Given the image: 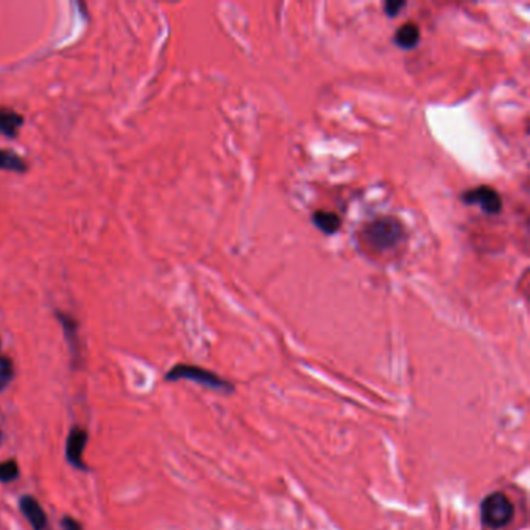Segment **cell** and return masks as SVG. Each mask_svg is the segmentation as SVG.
<instances>
[{
    "instance_id": "8fae6325",
    "label": "cell",
    "mask_w": 530,
    "mask_h": 530,
    "mask_svg": "<svg viewBox=\"0 0 530 530\" xmlns=\"http://www.w3.org/2000/svg\"><path fill=\"white\" fill-rule=\"evenodd\" d=\"M0 169L5 172H16L24 173L26 169V164L22 158H19L16 153L8 151V149H0Z\"/></svg>"
},
{
    "instance_id": "5bb4252c",
    "label": "cell",
    "mask_w": 530,
    "mask_h": 530,
    "mask_svg": "<svg viewBox=\"0 0 530 530\" xmlns=\"http://www.w3.org/2000/svg\"><path fill=\"white\" fill-rule=\"evenodd\" d=\"M406 6V2H403V0H389V2L384 3V13L389 17H395L398 16V13L402 8H404Z\"/></svg>"
},
{
    "instance_id": "3957f363",
    "label": "cell",
    "mask_w": 530,
    "mask_h": 530,
    "mask_svg": "<svg viewBox=\"0 0 530 530\" xmlns=\"http://www.w3.org/2000/svg\"><path fill=\"white\" fill-rule=\"evenodd\" d=\"M482 526L492 530L507 527L515 518V506L504 492L487 494L479 507Z\"/></svg>"
},
{
    "instance_id": "9c48e42d",
    "label": "cell",
    "mask_w": 530,
    "mask_h": 530,
    "mask_svg": "<svg viewBox=\"0 0 530 530\" xmlns=\"http://www.w3.org/2000/svg\"><path fill=\"white\" fill-rule=\"evenodd\" d=\"M61 325H63L64 330V336L67 339V344H69V349L72 351V358L75 361L80 359V342H78V325L73 321L70 316L67 315H58Z\"/></svg>"
},
{
    "instance_id": "277c9868",
    "label": "cell",
    "mask_w": 530,
    "mask_h": 530,
    "mask_svg": "<svg viewBox=\"0 0 530 530\" xmlns=\"http://www.w3.org/2000/svg\"><path fill=\"white\" fill-rule=\"evenodd\" d=\"M462 201L468 206H479L488 215H498L502 210V199L494 188L480 186L462 195Z\"/></svg>"
},
{
    "instance_id": "30bf717a",
    "label": "cell",
    "mask_w": 530,
    "mask_h": 530,
    "mask_svg": "<svg viewBox=\"0 0 530 530\" xmlns=\"http://www.w3.org/2000/svg\"><path fill=\"white\" fill-rule=\"evenodd\" d=\"M24 123V119L15 111L0 109V132L6 137H16L20 126Z\"/></svg>"
},
{
    "instance_id": "4fadbf2b",
    "label": "cell",
    "mask_w": 530,
    "mask_h": 530,
    "mask_svg": "<svg viewBox=\"0 0 530 530\" xmlns=\"http://www.w3.org/2000/svg\"><path fill=\"white\" fill-rule=\"evenodd\" d=\"M19 465L15 459L0 462V482H2V484L15 482L19 478Z\"/></svg>"
},
{
    "instance_id": "6da1fadb",
    "label": "cell",
    "mask_w": 530,
    "mask_h": 530,
    "mask_svg": "<svg viewBox=\"0 0 530 530\" xmlns=\"http://www.w3.org/2000/svg\"><path fill=\"white\" fill-rule=\"evenodd\" d=\"M363 241L377 252H384L397 248L404 240L406 230L402 221L393 216H383L370 221L363 229Z\"/></svg>"
},
{
    "instance_id": "5b68a950",
    "label": "cell",
    "mask_w": 530,
    "mask_h": 530,
    "mask_svg": "<svg viewBox=\"0 0 530 530\" xmlns=\"http://www.w3.org/2000/svg\"><path fill=\"white\" fill-rule=\"evenodd\" d=\"M87 440H89V434L80 426H73L66 440V459L73 468L81 471L87 470V465L83 460Z\"/></svg>"
},
{
    "instance_id": "8992f818",
    "label": "cell",
    "mask_w": 530,
    "mask_h": 530,
    "mask_svg": "<svg viewBox=\"0 0 530 530\" xmlns=\"http://www.w3.org/2000/svg\"><path fill=\"white\" fill-rule=\"evenodd\" d=\"M19 508L20 513L24 515V518L30 522L33 530H50V522L49 518H47V513L35 496L24 494L19 499Z\"/></svg>"
},
{
    "instance_id": "52a82bcc",
    "label": "cell",
    "mask_w": 530,
    "mask_h": 530,
    "mask_svg": "<svg viewBox=\"0 0 530 530\" xmlns=\"http://www.w3.org/2000/svg\"><path fill=\"white\" fill-rule=\"evenodd\" d=\"M420 29L414 22H407L400 26L395 33V44L404 50H411L418 44Z\"/></svg>"
},
{
    "instance_id": "ba28073f",
    "label": "cell",
    "mask_w": 530,
    "mask_h": 530,
    "mask_svg": "<svg viewBox=\"0 0 530 530\" xmlns=\"http://www.w3.org/2000/svg\"><path fill=\"white\" fill-rule=\"evenodd\" d=\"M312 222H315V226L319 230H322V232L327 235L336 234L338 230L341 229V216L333 212H325V210H317V212H315V215H312Z\"/></svg>"
},
{
    "instance_id": "7c38bea8",
    "label": "cell",
    "mask_w": 530,
    "mask_h": 530,
    "mask_svg": "<svg viewBox=\"0 0 530 530\" xmlns=\"http://www.w3.org/2000/svg\"><path fill=\"white\" fill-rule=\"evenodd\" d=\"M15 378V364L8 356L0 355V392L10 386Z\"/></svg>"
},
{
    "instance_id": "2e32d148",
    "label": "cell",
    "mask_w": 530,
    "mask_h": 530,
    "mask_svg": "<svg viewBox=\"0 0 530 530\" xmlns=\"http://www.w3.org/2000/svg\"><path fill=\"white\" fill-rule=\"evenodd\" d=\"M2 440H3V432L0 430V446H2Z\"/></svg>"
},
{
    "instance_id": "7a4b0ae2",
    "label": "cell",
    "mask_w": 530,
    "mask_h": 530,
    "mask_svg": "<svg viewBox=\"0 0 530 530\" xmlns=\"http://www.w3.org/2000/svg\"><path fill=\"white\" fill-rule=\"evenodd\" d=\"M192 381L196 384H201L209 389L221 392V393H232L235 391V386L224 379L222 377L216 375L215 372L204 369L199 365L193 364H176L167 372L165 381L174 383V381Z\"/></svg>"
},
{
    "instance_id": "9a60e30c",
    "label": "cell",
    "mask_w": 530,
    "mask_h": 530,
    "mask_svg": "<svg viewBox=\"0 0 530 530\" xmlns=\"http://www.w3.org/2000/svg\"><path fill=\"white\" fill-rule=\"evenodd\" d=\"M61 527H63V530H83L81 522L75 518H72V516H69V515H66L64 518L61 520Z\"/></svg>"
}]
</instances>
